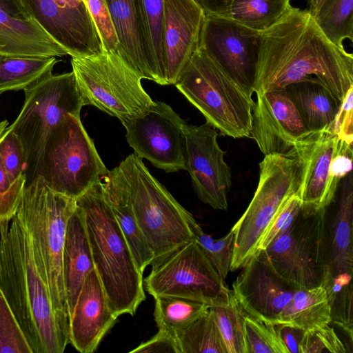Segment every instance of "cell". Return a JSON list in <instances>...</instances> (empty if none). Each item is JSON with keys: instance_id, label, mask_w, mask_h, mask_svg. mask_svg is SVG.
Returning a JSON list of instances; mask_svg holds the SVG:
<instances>
[{"instance_id": "cell-15", "label": "cell", "mask_w": 353, "mask_h": 353, "mask_svg": "<svg viewBox=\"0 0 353 353\" xmlns=\"http://www.w3.org/2000/svg\"><path fill=\"white\" fill-rule=\"evenodd\" d=\"M259 32L238 23L205 15L199 47L252 94Z\"/></svg>"}, {"instance_id": "cell-50", "label": "cell", "mask_w": 353, "mask_h": 353, "mask_svg": "<svg viewBox=\"0 0 353 353\" xmlns=\"http://www.w3.org/2000/svg\"><path fill=\"white\" fill-rule=\"evenodd\" d=\"M8 121L7 120H3L0 121V137L3 134V132L6 130L7 127L8 126Z\"/></svg>"}, {"instance_id": "cell-8", "label": "cell", "mask_w": 353, "mask_h": 353, "mask_svg": "<svg viewBox=\"0 0 353 353\" xmlns=\"http://www.w3.org/2000/svg\"><path fill=\"white\" fill-rule=\"evenodd\" d=\"M108 171L80 116L68 114L51 130L39 176L52 191L77 199Z\"/></svg>"}, {"instance_id": "cell-32", "label": "cell", "mask_w": 353, "mask_h": 353, "mask_svg": "<svg viewBox=\"0 0 353 353\" xmlns=\"http://www.w3.org/2000/svg\"><path fill=\"white\" fill-rule=\"evenodd\" d=\"M175 336L181 353H227L210 309Z\"/></svg>"}, {"instance_id": "cell-20", "label": "cell", "mask_w": 353, "mask_h": 353, "mask_svg": "<svg viewBox=\"0 0 353 353\" xmlns=\"http://www.w3.org/2000/svg\"><path fill=\"white\" fill-rule=\"evenodd\" d=\"M166 85H174L199 46L205 17L195 0H163Z\"/></svg>"}, {"instance_id": "cell-24", "label": "cell", "mask_w": 353, "mask_h": 353, "mask_svg": "<svg viewBox=\"0 0 353 353\" xmlns=\"http://www.w3.org/2000/svg\"><path fill=\"white\" fill-rule=\"evenodd\" d=\"M94 268L83 216L77 206L68 221L63 252V274L69 317L85 279Z\"/></svg>"}, {"instance_id": "cell-33", "label": "cell", "mask_w": 353, "mask_h": 353, "mask_svg": "<svg viewBox=\"0 0 353 353\" xmlns=\"http://www.w3.org/2000/svg\"><path fill=\"white\" fill-rule=\"evenodd\" d=\"M316 24L334 44L344 48L353 42V0H325L314 17Z\"/></svg>"}, {"instance_id": "cell-42", "label": "cell", "mask_w": 353, "mask_h": 353, "mask_svg": "<svg viewBox=\"0 0 353 353\" xmlns=\"http://www.w3.org/2000/svg\"><path fill=\"white\" fill-rule=\"evenodd\" d=\"M301 207L299 193L294 194L286 201L264 232L258 244L256 254L265 250L279 233L290 226L300 212Z\"/></svg>"}, {"instance_id": "cell-31", "label": "cell", "mask_w": 353, "mask_h": 353, "mask_svg": "<svg viewBox=\"0 0 353 353\" xmlns=\"http://www.w3.org/2000/svg\"><path fill=\"white\" fill-rule=\"evenodd\" d=\"M154 299V317L158 328L174 334L210 309L205 303L181 296L161 295Z\"/></svg>"}, {"instance_id": "cell-4", "label": "cell", "mask_w": 353, "mask_h": 353, "mask_svg": "<svg viewBox=\"0 0 353 353\" xmlns=\"http://www.w3.org/2000/svg\"><path fill=\"white\" fill-rule=\"evenodd\" d=\"M76 200L52 191L39 176L25 184L14 214L29 234L34 261L50 290L61 327L68 338L63 252L67 224L76 209Z\"/></svg>"}, {"instance_id": "cell-10", "label": "cell", "mask_w": 353, "mask_h": 353, "mask_svg": "<svg viewBox=\"0 0 353 353\" xmlns=\"http://www.w3.org/2000/svg\"><path fill=\"white\" fill-rule=\"evenodd\" d=\"M259 179L245 212L231 228L234 234L230 271L241 268L256 253L272 219L286 201L299 193L301 167L294 158L265 155L259 163Z\"/></svg>"}, {"instance_id": "cell-23", "label": "cell", "mask_w": 353, "mask_h": 353, "mask_svg": "<svg viewBox=\"0 0 353 353\" xmlns=\"http://www.w3.org/2000/svg\"><path fill=\"white\" fill-rule=\"evenodd\" d=\"M0 54L57 57L68 52L33 20L14 17L0 9Z\"/></svg>"}, {"instance_id": "cell-49", "label": "cell", "mask_w": 353, "mask_h": 353, "mask_svg": "<svg viewBox=\"0 0 353 353\" xmlns=\"http://www.w3.org/2000/svg\"><path fill=\"white\" fill-rule=\"evenodd\" d=\"M307 4L309 6V9H307V10L310 11L311 14L314 17L325 0H307Z\"/></svg>"}, {"instance_id": "cell-3", "label": "cell", "mask_w": 353, "mask_h": 353, "mask_svg": "<svg viewBox=\"0 0 353 353\" xmlns=\"http://www.w3.org/2000/svg\"><path fill=\"white\" fill-rule=\"evenodd\" d=\"M76 201L83 216L94 269L111 310L118 317L134 315L146 298L143 273L112 211L101 179Z\"/></svg>"}, {"instance_id": "cell-25", "label": "cell", "mask_w": 353, "mask_h": 353, "mask_svg": "<svg viewBox=\"0 0 353 353\" xmlns=\"http://www.w3.org/2000/svg\"><path fill=\"white\" fill-rule=\"evenodd\" d=\"M104 191L117 221L141 273L153 261L154 254L143 235L117 167L101 179Z\"/></svg>"}, {"instance_id": "cell-27", "label": "cell", "mask_w": 353, "mask_h": 353, "mask_svg": "<svg viewBox=\"0 0 353 353\" xmlns=\"http://www.w3.org/2000/svg\"><path fill=\"white\" fill-rule=\"evenodd\" d=\"M308 131L332 127L341 102L319 81H305L283 88Z\"/></svg>"}, {"instance_id": "cell-11", "label": "cell", "mask_w": 353, "mask_h": 353, "mask_svg": "<svg viewBox=\"0 0 353 353\" xmlns=\"http://www.w3.org/2000/svg\"><path fill=\"white\" fill-rule=\"evenodd\" d=\"M282 279L300 289L321 286L327 267L326 208L301 210L263 250Z\"/></svg>"}, {"instance_id": "cell-28", "label": "cell", "mask_w": 353, "mask_h": 353, "mask_svg": "<svg viewBox=\"0 0 353 353\" xmlns=\"http://www.w3.org/2000/svg\"><path fill=\"white\" fill-rule=\"evenodd\" d=\"M331 321L326 292L321 285L298 289L279 323L294 325L307 331L331 323Z\"/></svg>"}, {"instance_id": "cell-39", "label": "cell", "mask_w": 353, "mask_h": 353, "mask_svg": "<svg viewBox=\"0 0 353 353\" xmlns=\"http://www.w3.org/2000/svg\"><path fill=\"white\" fill-rule=\"evenodd\" d=\"M0 162L13 181H26V159L19 137L8 127L0 137Z\"/></svg>"}, {"instance_id": "cell-30", "label": "cell", "mask_w": 353, "mask_h": 353, "mask_svg": "<svg viewBox=\"0 0 353 353\" xmlns=\"http://www.w3.org/2000/svg\"><path fill=\"white\" fill-rule=\"evenodd\" d=\"M292 7L290 0H232L223 12L215 16L260 32L275 23Z\"/></svg>"}, {"instance_id": "cell-7", "label": "cell", "mask_w": 353, "mask_h": 353, "mask_svg": "<svg viewBox=\"0 0 353 353\" xmlns=\"http://www.w3.org/2000/svg\"><path fill=\"white\" fill-rule=\"evenodd\" d=\"M19 114L8 128L19 139L26 159V183L39 177L41 156L51 130L65 116H80L84 100L72 71L52 74L26 89Z\"/></svg>"}, {"instance_id": "cell-22", "label": "cell", "mask_w": 353, "mask_h": 353, "mask_svg": "<svg viewBox=\"0 0 353 353\" xmlns=\"http://www.w3.org/2000/svg\"><path fill=\"white\" fill-rule=\"evenodd\" d=\"M119 41L118 52L141 77L158 83L144 26L142 0H105Z\"/></svg>"}, {"instance_id": "cell-35", "label": "cell", "mask_w": 353, "mask_h": 353, "mask_svg": "<svg viewBox=\"0 0 353 353\" xmlns=\"http://www.w3.org/2000/svg\"><path fill=\"white\" fill-rule=\"evenodd\" d=\"M144 26L158 84L165 80V50L163 0H142Z\"/></svg>"}, {"instance_id": "cell-37", "label": "cell", "mask_w": 353, "mask_h": 353, "mask_svg": "<svg viewBox=\"0 0 353 353\" xmlns=\"http://www.w3.org/2000/svg\"><path fill=\"white\" fill-rule=\"evenodd\" d=\"M234 240V234L232 229L224 236L216 240L206 234L201 228L195 234V241L223 280L230 271Z\"/></svg>"}, {"instance_id": "cell-2", "label": "cell", "mask_w": 353, "mask_h": 353, "mask_svg": "<svg viewBox=\"0 0 353 353\" xmlns=\"http://www.w3.org/2000/svg\"><path fill=\"white\" fill-rule=\"evenodd\" d=\"M0 231V285L33 353H63L69 343L50 290L34 261L29 234L15 216Z\"/></svg>"}, {"instance_id": "cell-44", "label": "cell", "mask_w": 353, "mask_h": 353, "mask_svg": "<svg viewBox=\"0 0 353 353\" xmlns=\"http://www.w3.org/2000/svg\"><path fill=\"white\" fill-rule=\"evenodd\" d=\"M130 353H181L174 334L159 329L148 341L130 351Z\"/></svg>"}, {"instance_id": "cell-48", "label": "cell", "mask_w": 353, "mask_h": 353, "mask_svg": "<svg viewBox=\"0 0 353 353\" xmlns=\"http://www.w3.org/2000/svg\"><path fill=\"white\" fill-rule=\"evenodd\" d=\"M0 9L12 16L25 18L16 0H0Z\"/></svg>"}, {"instance_id": "cell-18", "label": "cell", "mask_w": 353, "mask_h": 353, "mask_svg": "<svg viewBox=\"0 0 353 353\" xmlns=\"http://www.w3.org/2000/svg\"><path fill=\"white\" fill-rule=\"evenodd\" d=\"M343 140L329 127L307 131L294 146V159L301 167L299 196L302 208H326L334 200L337 183L332 161Z\"/></svg>"}, {"instance_id": "cell-14", "label": "cell", "mask_w": 353, "mask_h": 353, "mask_svg": "<svg viewBox=\"0 0 353 353\" xmlns=\"http://www.w3.org/2000/svg\"><path fill=\"white\" fill-rule=\"evenodd\" d=\"M186 170L199 199L215 210H227L232 171L224 159L225 152L217 141L218 133L210 124L186 123Z\"/></svg>"}, {"instance_id": "cell-40", "label": "cell", "mask_w": 353, "mask_h": 353, "mask_svg": "<svg viewBox=\"0 0 353 353\" xmlns=\"http://www.w3.org/2000/svg\"><path fill=\"white\" fill-rule=\"evenodd\" d=\"M329 324L305 331L300 344L299 352L346 353V347Z\"/></svg>"}, {"instance_id": "cell-17", "label": "cell", "mask_w": 353, "mask_h": 353, "mask_svg": "<svg viewBox=\"0 0 353 353\" xmlns=\"http://www.w3.org/2000/svg\"><path fill=\"white\" fill-rule=\"evenodd\" d=\"M294 103L284 89L256 94L250 137L265 156L294 158L295 143L307 132Z\"/></svg>"}, {"instance_id": "cell-1", "label": "cell", "mask_w": 353, "mask_h": 353, "mask_svg": "<svg viewBox=\"0 0 353 353\" xmlns=\"http://www.w3.org/2000/svg\"><path fill=\"white\" fill-rule=\"evenodd\" d=\"M318 81L340 102L353 86V56L330 41L307 9L292 7L259 32L252 90H281Z\"/></svg>"}, {"instance_id": "cell-6", "label": "cell", "mask_w": 353, "mask_h": 353, "mask_svg": "<svg viewBox=\"0 0 353 353\" xmlns=\"http://www.w3.org/2000/svg\"><path fill=\"white\" fill-rule=\"evenodd\" d=\"M174 85L222 135L250 137L252 94L199 46Z\"/></svg>"}, {"instance_id": "cell-41", "label": "cell", "mask_w": 353, "mask_h": 353, "mask_svg": "<svg viewBox=\"0 0 353 353\" xmlns=\"http://www.w3.org/2000/svg\"><path fill=\"white\" fill-rule=\"evenodd\" d=\"M85 3L96 26L103 50L117 52L119 41L105 0H85Z\"/></svg>"}, {"instance_id": "cell-5", "label": "cell", "mask_w": 353, "mask_h": 353, "mask_svg": "<svg viewBox=\"0 0 353 353\" xmlns=\"http://www.w3.org/2000/svg\"><path fill=\"white\" fill-rule=\"evenodd\" d=\"M139 225L157 261L195 240L201 228L149 172L141 158L128 155L117 166Z\"/></svg>"}, {"instance_id": "cell-43", "label": "cell", "mask_w": 353, "mask_h": 353, "mask_svg": "<svg viewBox=\"0 0 353 353\" xmlns=\"http://www.w3.org/2000/svg\"><path fill=\"white\" fill-rule=\"evenodd\" d=\"M353 86L341 102L332 128L337 137L347 143L353 142Z\"/></svg>"}, {"instance_id": "cell-21", "label": "cell", "mask_w": 353, "mask_h": 353, "mask_svg": "<svg viewBox=\"0 0 353 353\" xmlns=\"http://www.w3.org/2000/svg\"><path fill=\"white\" fill-rule=\"evenodd\" d=\"M117 318L94 268L85 279L69 317V343L81 353L94 352Z\"/></svg>"}, {"instance_id": "cell-34", "label": "cell", "mask_w": 353, "mask_h": 353, "mask_svg": "<svg viewBox=\"0 0 353 353\" xmlns=\"http://www.w3.org/2000/svg\"><path fill=\"white\" fill-rule=\"evenodd\" d=\"M227 353H247L244 320L245 312L232 290L228 302L210 307Z\"/></svg>"}, {"instance_id": "cell-36", "label": "cell", "mask_w": 353, "mask_h": 353, "mask_svg": "<svg viewBox=\"0 0 353 353\" xmlns=\"http://www.w3.org/2000/svg\"><path fill=\"white\" fill-rule=\"evenodd\" d=\"M244 332L247 353H288L272 323L245 314Z\"/></svg>"}, {"instance_id": "cell-45", "label": "cell", "mask_w": 353, "mask_h": 353, "mask_svg": "<svg viewBox=\"0 0 353 353\" xmlns=\"http://www.w3.org/2000/svg\"><path fill=\"white\" fill-rule=\"evenodd\" d=\"M279 337L288 353H300V344L305 330L288 324H274Z\"/></svg>"}, {"instance_id": "cell-29", "label": "cell", "mask_w": 353, "mask_h": 353, "mask_svg": "<svg viewBox=\"0 0 353 353\" xmlns=\"http://www.w3.org/2000/svg\"><path fill=\"white\" fill-rule=\"evenodd\" d=\"M59 61L52 57H19L0 54V94L31 87L52 74Z\"/></svg>"}, {"instance_id": "cell-19", "label": "cell", "mask_w": 353, "mask_h": 353, "mask_svg": "<svg viewBox=\"0 0 353 353\" xmlns=\"http://www.w3.org/2000/svg\"><path fill=\"white\" fill-rule=\"evenodd\" d=\"M16 1L24 17L39 24L71 57L104 52L91 17L65 9L54 0Z\"/></svg>"}, {"instance_id": "cell-13", "label": "cell", "mask_w": 353, "mask_h": 353, "mask_svg": "<svg viewBox=\"0 0 353 353\" xmlns=\"http://www.w3.org/2000/svg\"><path fill=\"white\" fill-rule=\"evenodd\" d=\"M121 122L137 157L166 172L186 170V122L168 104L153 101L141 115Z\"/></svg>"}, {"instance_id": "cell-12", "label": "cell", "mask_w": 353, "mask_h": 353, "mask_svg": "<svg viewBox=\"0 0 353 353\" xmlns=\"http://www.w3.org/2000/svg\"><path fill=\"white\" fill-rule=\"evenodd\" d=\"M151 265V272L143 283L154 298L181 296L210 307L225 303L230 299L232 290L195 240Z\"/></svg>"}, {"instance_id": "cell-9", "label": "cell", "mask_w": 353, "mask_h": 353, "mask_svg": "<svg viewBox=\"0 0 353 353\" xmlns=\"http://www.w3.org/2000/svg\"><path fill=\"white\" fill-rule=\"evenodd\" d=\"M71 65L85 105H94L121 121L141 115L153 103L141 77L118 52L74 57Z\"/></svg>"}, {"instance_id": "cell-46", "label": "cell", "mask_w": 353, "mask_h": 353, "mask_svg": "<svg viewBox=\"0 0 353 353\" xmlns=\"http://www.w3.org/2000/svg\"><path fill=\"white\" fill-rule=\"evenodd\" d=\"M205 15H218L223 12L232 0H195Z\"/></svg>"}, {"instance_id": "cell-16", "label": "cell", "mask_w": 353, "mask_h": 353, "mask_svg": "<svg viewBox=\"0 0 353 353\" xmlns=\"http://www.w3.org/2000/svg\"><path fill=\"white\" fill-rule=\"evenodd\" d=\"M232 284V292L245 313L277 324L298 288L273 270L263 251L242 267Z\"/></svg>"}, {"instance_id": "cell-47", "label": "cell", "mask_w": 353, "mask_h": 353, "mask_svg": "<svg viewBox=\"0 0 353 353\" xmlns=\"http://www.w3.org/2000/svg\"><path fill=\"white\" fill-rule=\"evenodd\" d=\"M61 7L80 14L91 17L85 0H54Z\"/></svg>"}, {"instance_id": "cell-38", "label": "cell", "mask_w": 353, "mask_h": 353, "mask_svg": "<svg viewBox=\"0 0 353 353\" xmlns=\"http://www.w3.org/2000/svg\"><path fill=\"white\" fill-rule=\"evenodd\" d=\"M33 353L0 285V353Z\"/></svg>"}, {"instance_id": "cell-26", "label": "cell", "mask_w": 353, "mask_h": 353, "mask_svg": "<svg viewBox=\"0 0 353 353\" xmlns=\"http://www.w3.org/2000/svg\"><path fill=\"white\" fill-rule=\"evenodd\" d=\"M339 205L333 220L325 275L353 274V176L343 178Z\"/></svg>"}]
</instances>
